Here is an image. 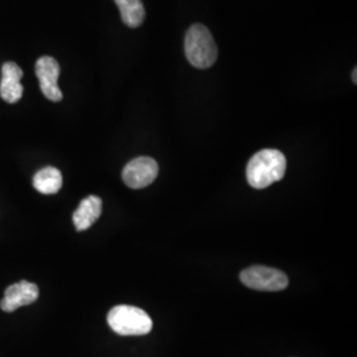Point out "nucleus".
Listing matches in <instances>:
<instances>
[{
	"instance_id": "nucleus-3",
	"label": "nucleus",
	"mask_w": 357,
	"mask_h": 357,
	"mask_svg": "<svg viewBox=\"0 0 357 357\" xmlns=\"http://www.w3.org/2000/svg\"><path fill=\"white\" fill-rule=\"evenodd\" d=\"M110 328L121 336H142L153 330V319L138 307L119 305L107 314Z\"/></svg>"
},
{
	"instance_id": "nucleus-6",
	"label": "nucleus",
	"mask_w": 357,
	"mask_h": 357,
	"mask_svg": "<svg viewBox=\"0 0 357 357\" xmlns=\"http://www.w3.org/2000/svg\"><path fill=\"white\" fill-rule=\"evenodd\" d=\"M41 93L53 102H60L63 100V93L59 88L60 65L50 56L40 57L35 66Z\"/></svg>"
},
{
	"instance_id": "nucleus-9",
	"label": "nucleus",
	"mask_w": 357,
	"mask_h": 357,
	"mask_svg": "<svg viewBox=\"0 0 357 357\" xmlns=\"http://www.w3.org/2000/svg\"><path fill=\"white\" fill-rule=\"evenodd\" d=\"M102 213V200L98 196L85 197L73 213V224L78 231L88 230Z\"/></svg>"
},
{
	"instance_id": "nucleus-5",
	"label": "nucleus",
	"mask_w": 357,
	"mask_h": 357,
	"mask_svg": "<svg viewBox=\"0 0 357 357\" xmlns=\"http://www.w3.org/2000/svg\"><path fill=\"white\" fill-rule=\"evenodd\" d=\"M159 174L156 160L149 156H139L128 162L122 171V178L128 188L141 190L153 183Z\"/></svg>"
},
{
	"instance_id": "nucleus-8",
	"label": "nucleus",
	"mask_w": 357,
	"mask_h": 357,
	"mask_svg": "<svg viewBox=\"0 0 357 357\" xmlns=\"http://www.w3.org/2000/svg\"><path fill=\"white\" fill-rule=\"evenodd\" d=\"M23 70L16 63H6L1 66L0 96L7 103H16L23 97V85L20 79Z\"/></svg>"
},
{
	"instance_id": "nucleus-4",
	"label": "nucleus",
	"mask_w": 357,
	"mask_h": 357,
	"mask_svg": "<svg viewBox=\"0 0 357 357\" xmlns=\"http://www.w3.org/2000/svg\"><path fill=\"white\" fill-rule=\"evenodd\" d=\"M240 280L246 287L258 291H281L289 286V278L283 271L268 266L245 268Z\"/></svg>"
},
{
	"instance_id": "nucleus-12",
	"label": "nucleus",
	"mask_w": 357,
	"mask_h": 357,
	"mask_svg": "<svg viewBox=\"0 0 357 357\" xmlns=\"http://www.w3.org/2000/svg\"><path fill=\"white\" fill-rule=\"evenodd\" d=\"M354 82H355V84H357V69H356V68H355V69H354Z\"/></svg>"
},
{
	"instance_id": "nucleus-2",
	"label": "nucleus",
	"mask_w": 357,
	"mask_h": 357,
	"mask_svg": "<svg viewBox=\"0 0 357 357\" xmlns=\"http://www.w3.org/2000/svg\"><path fill=\"white\" fill-rule=\"evenodd\" d=\"M184 50L188 61L197 69H208L216 63V43L209 29L203 24H193L188 29Z\"/></svg>"
},
{
	"instance_id": "nucleus-10",
	"label": "nucleus",
	"mask_w": 357,
	"mask_h": 357,
	"mask_svg": "<svg viewBox=\"0 0 357 357\" xmlns=\"http://www.w3.org/2000/svg\"><path fill=\"white\" fill-rule=\"evenodd\" d=\"M33 187L43 195H54L63 187V175L56 167H45L33 176Z\"/></svg>"
},
{
	"instance_id": "nucleus-1",
	"label": "nucleus",
	"mask_w": 357,
	"mask_h": 357,
	"mask_svg": "<svg viewBox=\"0 0 357 357\" xmlns=\"http://www.w3.org/2000/svg\"><path fill=\"white\" fill-rule=\"evenodd\" d=\"M287 162L278 150H262L255 153L246 167V178L249 184L257 188H268L273 183L280 181L286 174Z\"/></svg>"
},
{
	"instance_id": "nucleus-7",
	"label": "nucleus",
	"mask_w": 357,
	"mask_h": 357,
	"mask_svg": "<svg viewBox=\"0 0 357 357\" xmlns=\"http://www.w3.org/2000/svg\"><path fill=\"white\" fill-rule=\"evenodd\" d=\"M38 287L32 282L20 281L7 287L4 298L0 301V308L6 312H13L20 307L32 305L38 301Z\"/></svg>"
},
{
	"instance_id": "nucleus-11",
	"label": "nucleus",
	"mask_w": 357,
	"mask_h": 357,
	"mask_svg": "<svg viewBox=\"0 0 357 357\" xmlns=\"http://www.w3.org/2000/svg\"><path fill=\"white\" fill-rule=\"evenodd\" d=\"M118 6L122 20L130 28L141 26L146 16V10L142 0H114Z\"/></svg>"
}]
</instances>
